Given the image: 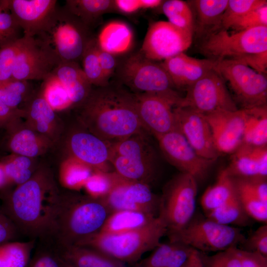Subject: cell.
<instances>
[{"label":"cell","instance_id":"8","mask_svg":"<svg viewBox=\"0 0 267 267\" xmlns=\"http://www.w3.org/2000/svg\"><path fill=\"white\" fill-rule=\"evenodd\" d=\"M167 236L169 241L182 243L205 253L238 248L245 238L239 227L220 224L198 215H194L182 229Z\"/></svg>","mask_w":267,"mask_h":267},{"label":"cell","instance_id":"2","mask_svg":"<svg viewBox=\"0 0 267 267\" xmlns=\"http://www.w3.org/2000/svg\"><path fill=\"white\" fill-rule=\"evenodd\" d=\"M79 107L78 119L82 125L110 143L146 132L137 112L134 93L121 86L109 84L92 89Z\"/></svg>","mask_w":267,"mask_h":267},{"label":"cell","instance_id":"51","mask_svg":"<svg viewBox=\"0 0 267 267\" xmlns=\"http://www.w3.org/2000/svg\"><path fill=\"white\" fill-rule=\"evenodd\" d=\"M26 267H67L54 249H43L31 258Z\"/></svg>","mask_w":267,"mask_h":267},{"label":"cell","instance_id":"12","mask_svg":"<svg viewBox=\"0 0 267 267\" xmlns=\"http://www.w3.org/2000/svg\"><path fill=\"white\" fill-rule=\"evenodd\" d=\"M186 90L178 107H188L204 115L218 110H238L225 82L214 67Z\"/></svg>","mask_w":267,"mask_h":267},{"label":"cell","instance_id":"40","mask_svg":"<svg viewBox=\"0 0 267 267\" xmlns=\"http://www.w3.org/2000/svg\"><path fill=\"white\" fill-rule=\"evenodd\" d=\"M81 61L83 71L88 80L92 86L102 87L108 85L100 65L97 53L96 39L92 37L89 42Z\"/></svg>","mask_w":267,"mask_h":267},{"label":"cell","instance_id":"60","mask_svg":"<svg viewBox=\"0 0 267 267\" xmlns=\"http://www.w3.org/2000/svg\"><path fill=\"white\" fill-rule=\"evenodd\" d=\"M9 184L4 170L0 163V188Z\"/></svg>","mask_w":267,"mask_h":267},{"label":"cell","instance_id":"7","mask_svg":"<svg viewBox=\"0 0 267 267\" xmlns=\"http://www.w3.org/2000/svg\"><path fill=\"white\" fill-rule=\"evenodd\" d=\"M121 83L135 92L167 97L180 104L182 97L176 90L169 75L158 63L146 57L139 50L130 55L117 68Z\"/></svg>","mask_w":267,"mask_h":267},{"label":"cell","instance_id":"24","mask_svg":"<svg viewBox=\"0 0 267 267\" xmlns=\"http://www.w3.org/2000/svg\"><path fill=\"white\" fill-rule=\"evenodd\" d=\"M19 121L7 128V145L13 154L34 158L45 153L53 145L51 139L25 124L20 125Z\"/></svg>","mask_w":267,"mask_h":267},{"label":"cell","instance_id":"21","mask_svg":"<svg viewBox=\"0 0 267 267\" xmlns=\"http://www.w3.org/2000/svg\"><path fill=\"white\" fill-rule=\"evenodd\" d=\"M56 0H9L11 12L23 36L35 37L43 31L56 10Z\"/></svg>","mask_w":267,"mask_h":267},{"label":"cell","instance_id":"56","mask_svg":"<svg viewBox=\"0 0 267 267\" xmlns=\"http://www.w3.org/2000/svg\"><path fill=\"white\" fill-rule=\"evenodd\" d=\"M18 231L13 222L0 210V245L14 239Z\"/></svg>","mask_w":267,"mask_h":267},{"label":"cell","instance_id":"22","mask_svg":"<svg viewBox=\"0 0 267 267\" xmlns=\"http://www.w3.org/2000/svg\"><path fill=\"white\" fill-rule=\"evenodd\" d=\"M160 63L176 88L186 89L213 69L215 62L207 58H195L181 52Z\"/></svg>","mask_w":267,"mask_h":267},{"label":"cell","instance_id":"58","mask_svg":"<svg viewBox=\"0 0 267 267\" xmlns=\"http://www.w3.org/2000/svg\"><path fill=\"white\" fill-rule=\"evenodd\" d=\"M114 10L125 15L136 13L141 9L140 0H113Z\"/></svg>","mask_w":267,"mask_h":267},{"label":"cell","instance_id":"53","mask_svg":"<svg viewBox=\"0 0 267 267\" xmlns=\"http://www.w3.org/2000/svg\"><path fill=\"white\" fill-rule=\"evenodd\" d=\"M23 109L12 108L0 99V128H8L24 117Z\"/></svg>","mask_w":267,"mask_h":267},{"label":"cell","instance_id":"42","mask_svg":"<svg viewBox=\"0 0 267 267\" xmlns=\"http://www.w3.org/2000/svg\"><path fill=\"white\" fill-rule=\"evenodd\" d=\"M120 176L115 172L94 170L86 181L83 188L87 195L95 199H101L110 192Z\"/></svg>","mask_w":267,"mask_h":267},{"label":"cell","instance_id":"37","mask_svg":"<svg viewBox=\"0 0 267 267\" xmlns=\"http://www.w3.org/2000/svg\"><path fill=\"white\" fill-rule=\"evenodd\" d=\"M35 239L9 241L0 245V267H26L35 245Z\"/></svg>","mask_w":267,"mask_h":267},{"label":"cell","instance_id":"6","mask_svg":"<svg viewBox=\"0 0 267 267\" xmlns=\"http://www.w3.org/2000/svg\"><path fill=\"white\" fill-rule=\"evenodd\" d=\"M48 45L61 62L78 63L90 40V29L65 6H57L37 37Z\"/></svg>","mask_w":267,"mask_h":267},{"label":"cell","instance_id":"16","mask_svg":"<svg viewBox=\"0 0 267 267\" xmlns=\"http://www.w3.org/2000/svg\"><path fill=\"white\" fill-rule=\"evenodd\" d=\"M111 213L133 210L158 216L160 197L147 184L120 177L110 192L101 198Z\"/></svg>","mask_w":267,"mask_h":267},{"label":"cell","instance_id":"20","mask_svg":"<svg viewBox=\"0 0 267 267\" xmlns=\"http://www.w3.org/2000/svg\"><path fill=\"white\" fill-rule=\"evenodd\" d=\"M66 147L69 157L74 158L94 170L109 172L108 163L111 159V143L87 130H76L68 136Z\"/></svg>","mask_w":267,"mask_h":267},{"label":"cell","instance_id":"43","mask_svg":"<svg viewBox=\"0 0 267 267\" xmlns=\"http://www.w3.org/2000/svg\"><path fill=\"white\" fill-rule=\"evenodd\" d=\"M41 92L54 111L73 106L65 88L52 75L43 81Z\"/></svg>","mask_w":267,"mask_h":267},{"label":"cell","instance_id":"5","mask_svg":"<svg viewBox=\"0 0 267 267\" xmlns=\"http://www.w3.org/2000/svg\"><path fill=\"white\" fill-rule=\"evenodd\" d=\"M146 133L111 143L110 163L122 178L151 187L157 178V157Z\"/></svg>","mask_w":267,"mask_h":267},{"label":"cell","instance_id":"18","mask_svg":"<svg viewBox=\"0 0 267 267\" xmlns=\"http://www.w3.org/2000/svg\"><path fill=\"white\" fill-rule=\"evenodd\" d=\"M137 112L145 131L155 137L176 130L173 100L152 93H134Z\"/></svg>","mask_w":267,"mask_h":267},{"label":"cell","instance_id":"57","mask_svg":"<svg viewBox=\"0 0 267 267\" xmlns=\"http://www.w3.org/2000/svg\"><path fill=\"white\" fill-rule=\"evenodd\" d=\"M239 249L242 267H267V257L258 252Z\"/></svg>","mask_w":267,"mask_h":267},{"label":"cell","instance_id":"54","mask_svg":"<svg viewBox=\"0 0 267 267\" xmlns=\"http://www.w3.org/2000/svg\"><path fill=\"white\" fill-rule=\"evenodd\" d=\"M234 60L249 66L258 73L267 74V51L248 54Z\"/></svg>","mask_w":267,"mask_h":267},{"label":"cell","instance_id":"23","mask_svg":"<svg viewBox=\"0 0 267 267\" xmlns=\"http://www.w3.org/2000/svg\"><path fill=\"white\" fill-rule=\"evenodd\" d=\"M232 178H267V147L242 143L231 154L228 166L224 169Z\"/></svg>","mask_w":267,"mask_h":267},{"label":"cell","instance_id":"32","mask_svg":"<svg viewBox=\"0 0 267 267\" xmlns=\"http://www.w3.org/2000/svg\"><path fill=\"white\" fill-rule=\"evenodd\" d=\"M65 6L90 30L104 14L114 10L111 0H67Z\"/></svg>","mask_w":267,"mask_h":267},{"label":"cell","instance_id":"38","mask_svg":"<svg viewBox=\"0 0 267 267\" xmlns=\"http://www.w3.org/2000/svg\"><path fill=\"white\" fill-rule=\"evenodd\" d=\"M161 6L168 22L179 29L194 34L193 13L187 2L181 0H168L163 1Z\"/></svg>","mask_w":267,"mask_h":267},{"label":"cell","instance_id":"48","mask_svg":"<svg viewBox=\"0 0 267 267\" xmlns=\"http://www.w3.org/2000/svg\"><path fill=\"white\" fill-rule=\"evenodd\" d=\"M203 267H242L239 248H231L212 255L198 252Z\"/></svg>","mask_w":267,"mask_h":267},{"label":"cell","instance_id":"55","mask_svg":"<svg viewBox=\"0 0 267 267\" xmlns=\"http://www.w3.org/2000/svg\"><path fill=\"white\" fill-rule=\"evenodd\" d=\"M97 53L104 77L109 82L118 66L116 56L99 48L97 45Z\"/></svg>","mask_w":267,"mask_h":267},{"label":"cell","instance_id":"49","mask_svg":"<svg viewBox=\"0 0 267 267\" xmlns=\"http://www.w3.org/2000/svg\"><path fill=\"white\" fill-rule=\"evenodd\" d=\"M267 26V4L251 11L239 19L231 28L237 32Z\"/></svg>","mask_w":267,"mask_h":267},{"label":"cell","instance_id":"47","mask_svg":"<svg viewBox=\"0 0 267 267\" xmlns=\"http://www.w3.org/2000/svg\"><path fill=\"white\" fill-rule=\"evenodd\" d=\"M234 181L238 198L248 215L253 220L267 224V203L264 202L237 183L234 180Z\"/></svg>","mask_w":267,"mask_h":267},{"label":"cell","instance_id":"33","mask_svg":"<svg viewBox=\"0 0 267 267\" xmlns=\"http://www.w3.org/2000/svg\"><path fill=\"white\" fill-rule=\"evenodd\" d=\"M237 194L233 178L225 170L219 174L216 182L209 186L203 193L201 205L207 214L223 205Z\"/></svg>","mask_w":267,"mask_h":267},{"label":"cell","instance_id":"17","mask_svg":"<svg viewBox=\"0 0 267 267\" xmlns=\"http://www.w3.org/2000/svg\"><path fill=\"white\" fill-rule=\"evenodd\" d=\"M176 129L200 156L216 161L220 154L213 141L209 125L204 114L186 107L173 109Z\"/></svg>","mask_w":267,"mask_h":267},{"label":"cell","instance_id":"25","mask_svg":"<svg viewBox=\"0 0 267 267\" xmlns=\"http://www.w3.org/2000/svg\"><path fill=\"white\" fill-rule=\"evenodd\" d=\"M53 249L67 267H126L125 264L89 247L54 243Z\"/></svg>","mask_w":267,"mask_h":267},{"label":"cell","instance_id":"39","mask_svg":"<svg viewBox=\"0 0 267 267\" xmlns=\"http://www.w3.org/2000/svg\"><path fill=\"white\" fill-rule=\"evenodd\" d=\"M2 165L9 183L17 186L29 180L37 169L34 158L13 154L0 163Z\"/></svg>","mask_w":267,"mask_h":267},{"label":"cell","instance_id":"9","mask_svg":"<svg viewBox=\"0 0 267 267\" xmlns=\"http://www.w3.org/2000/svg\"><path fill=\"white\" fill-rule=\"evenodd\" d=\"M201 39L199 49L207 59L214 61L234 60L248 54L267 51V26L233 34L221 28Z\"/></svg>","mask_w":267,"mask_h":267},{"label":"cell","instance_id":"10","mask_svg":"<svg viewBox=\"0 0 267 267\" xmlns=\"http://www.w3.org/2000/svg\"><path fill=\"white\" fill-rule=\"evenodd\" d=\"M197 181L180 173L166 185L160 197L158 215L167 228L166 235L184 227L195 214Z\"/></svg>","mask_w":267,"mask_h":267},{"label":"cell","instance_id":"34","mask_svg":"<svg viewBox=\"0 0 267 267\" xmlns=\"http://www.w3.org/2000/svg\"><path fill=\"white\" fill-rule=\"evenodd\" d=\"M245 109L247 116L242 143L253 146H267V106Z\"/></svg>","mask_w":267,"mask_h":267},{"label":"cell","instance_id":"27","mask_svg":"<svg viewBox=\"0 0 267 267\" xmlns=\"http://www.w3.org/2000/svg\"><path fill=\"white\" fill-rule=\"evenodd\" d=\"M51 75L64 86L73 106H80L92 89L78 63L61 62Z\"/></svg>","mask_w":267,"mask_h":267},{"label":"cell","instance_id":"29","mask_svg":"<svg viewBox=\"0 0 267 267\" xmlns=\"http://www.w3.org/2000/svg\"><path fill=\"white\" fill-rule=\"evenodd\" d=\"M194 250L178 242H161L148 257L135 263L134 267H181Z\"/></svg>","mask_w":267,"mask_h":267},{"label":"cell","instance_id":"45","mask_svg":"<svg viewBox=\"0 0 267 267\" xmlns=\"http://www.w3.org/2000/svg\"><path fill=\"white\" fill-rule=\"evenodd\" d=\"M21 32L10 10L9 0H0V47L23 37Z\"/></svg>","mask_w":267,"mask_h":267},{"label":"cell","instance_id":"26","mask_svg":"<svg viewBox=\"0 0 267 267\" xmlns=\"http://www.w3.org/2000/svg\"><path fill=\"white\" fill-rule=\"evenodd\" d=\"M23 109L25 125L37 133L54 141L57 133L56 117L53 109L43 97L41 91L32 94Z\"/></svg>","mask_w":267,"mask_h":267},{"label":"cell","instance_id":"28","mask_svg":"<svg viewBox=\"0 0 267 267\" xmlns=\"http://www.w3.org/2000/svg\"><path fill=\"white\" fill-rule=\"evenodd\" d=\"M228 0H193L187 2L196 14L194 33L202 39L207 34L221 29L222 16Z\"/></svg>","mask_w":267,"mask_h":267},{"label":"cell","instance_id":"35","mask_svg":"<svg viewBox=\"0 0 267 267\" xmlns=\"http://www.w3.org/2000/svg\"><path fill=\"white\" fill-rule=\"evenodd\" d=\"M205 217L218 223L239 228L250 225L253 220L242 206L237 193L223 205L205 214Z\"/></svg>","mask_w":267,"mask_h":267},{"label":"cell","instance_id":"31","mask_svg":"<svg viewBox=\"0 0 267 267\" xmlns=\"http://www.w3.org/2000/svg\"><path fill=\"white\" fill-rule=\"evenodd\" d=\"M156 217L133 210H120L111 213L98 232L115 234L136 229L151 222Z\"/></svg>","mask_w":267,"mask_h":267},{"label":"cell","instance_id":"59","mask_svg":"<svg viewBox=\"0 0 267 267\" xmlns=\"http://www.w3.org/2000/svg\"><path fill=\"white\" fill-rule=\"evenodd\" d=\"M163 0H140L141 9L155 8L161 5Z\"/></svg>","mask_w":267,"mask_h":267},{"label":"cell","instance_id":"44","mask_svg":"<svg viewBox=\"0 0 267 267\" xmlns=\"http://www.w3.org/2000/svg\"><path fill=\"white\" fill-rule=\"evenodd\" d=\"M267 4L266 0H228L221 18V28L227 30L248 12Z\"/></svg>","mask_w":267,"mask_h":267},{"label":"cell","instance_id":"62","mask_svg":"<svg viewBox=\"0 0 267 267\" xmlns=\"http://www.w3.org/2000/svg\"><path fill=\"white\" fill-rule=\"evenodd\" d=\"M196 251V250H194L190 257L181 267H193L194 255Z\"/></svg>","mask_w":267,"mask_h":267},{"label":"cell","instance_id":"15","mask_svg":"<svg viewBox=\"0 0 267 267\" xmlns=\"http://www.w3.org/2000/svg\"><path fill=\"white\" fill-rule=\"evenodd\" d=\"M61 62L54 51L37 37H29L17 56L12 78L44 81Z\"/></svg>","mask_w":267,"mask_h":267},{"label":"cell","instance_id":"50","mask_svg":"<svg viewBox=\"0 0 267 267\" xmlns=\"http://www.w3.org/2000/svg\"><path fill=\"white\" fill-rule=\"evenodd\" d=\"M241 250L255 252L267 257V225L260 226L245 238Z\"/></svg>","mask_w":267,"mask_h":267},{"label":"cell","instance_id":"41","mask_svg":"<svg viewBox=\"0 0 267 267\" xmlns=\"http://www.w3.org/2000/svg\"><path fill=\"white\" fill-rule=\"evenodd\" d=\"M29 81L11 79L0 81V99L14 108L27 102L33 94Z\"/></svg>","mask_w":267,"mask_h":267},{"label":"cell","instance_id":"4","mask_svg":"<svg viewBox=\"0 0 267 267\" xmlns=\"http://www.w3.org/2000/svg\"><path fill=\"white\" fill-rule=\"evenodd\" d=\"M167 232L166 225L158 215L140 228L115 234L97 233L79 245L99 251L125 264H134L144 253L158 246Z\"/></svg>","mask_w":267,"mask_h":267},{"label":"cell","instance_id":"1","mask_svg":"<svg viewBox=\"0 0 267 267\" xmlns=\"http://www.w3.org/2000/svg\"><path fill=\"white\" fill-rule=\"evenodd\" d=\"M61 193L50 171L41 167L5 198L2 211L32 239L49 238Z\"/></svg>","mask_w":267,"mask_h":267},{"label":"cell","instance_id":"13","mask_svg":"<svg viewBox=\"0 0 267 267\" xmlns=\"http://www.w3.org/2000/svg\"><path fill=\"white\" fill-rule=\"evenodd\" d=\"M193 36L168 21L154 22L148 28L139 51L150 60L164 61L188 48Z\"/></svg>","mask_w":267,"mask_h":267},{"label":"cell","instance_id":"3","mask_svg":"<svg viewBox=\"0 0 267 267\" xmlns=\"http://www.w3.org/2000/svg\"><path fill=\"white\" fill-rule=\"evenodd\" d=\"M111 213L102 199L74 192L61 193L49 237L54 243L78 245L98 233Z\"/></svg>","mask_w":267,"mask_h":267},{"label":"cell","instance_id":"36","mask_svg":"<svg viewBox=\"0 0 267 267\" xmlns=\"http://www.w3.org/2000/svg\"><path fill=\"white\" fill-rule=\"evenodd\" d=\"M94 170L71 157L61 164L59 169V181L62 186L73 191L82 188Z\"/></svg>","mask_w":267,"mask_h":267},{"label":"cell","instance_id":"61","mask_svg":"<svg viewBox=\"0 0 267 267\" xmlns=\"http://www.w3.org/2000/svg\"><path fill=\"white\" fill-rule=\"evenodd\" d=\"M193 267H203L197 251L195 253Z\"/></svg>","mask_w":267,"mask_h":267},{"label":"cell","instance_id":"11","mask_svg":"<svg viewBox=\"0 0 267 267\" xmlns=\"http://www.w3.org/2000/svg\"><path fill=\"white\" fill-rule=\"evenodd\" d=\"M215 62L214 69L228 83L242 109L267 106L266 74L234 60L224 59Z\"/></svg>","mask_w":267,"mask_h":267},{"label":"cell","instance_id":"30","mask_svg":"<svg viewBox=\"0 0 267 267\" xmlns=\"http://www.w3.org/2000/svg\"><path fill=\"white\" fill-rule=\"evenodd\" d=\"M95 38L99 48L116 56L130 51L133 44L134 36L127 24L114 21L104 26Z\"/></svg>","mask_w":267,"mask_h":267},{"label":"cell","instance_id":"19","mask_svg":"<svg viewBox=\"0 0 267 267\" xmlns=\"http://www.w3.org/2000/svg\"><path fill=\"white\" fill-rule=\"evenodd\" d=\"M204 115L217 151L220 154H231L242 143L246 109L218 110Z\"/></svg>","mask_w":267,"mask_h":267},{"label":"cell","instance_id":"14","mask_svg":"<svg viewBox=\"0 0 267 267\" xmlns=\"http://www.w3.org/2000/svg\"><path fill=\"white\" fill-rule=\"evenodd\" d=\"M156 138L165 157L181 173L189 174L197 181L208 175L215 161L198 155L178 131L176 129Z\"/></svg>","mask_w":267,"mask_h":267},{"label":"cell","instance_id":"52","mask_svg":"<svg viewBox=\"0 0 267 267\" xmlns=\"http://www.w3.org/2000/svg\"><path fill=\"white\" fill-rule=\"evenodd\" d=\"M233 178L237 183L264 202L267 203V178Z\"/></svg>","mask_w":267,"mask_h":267},{"label":"cell","instance_id":"46","mask_svg":"<svg viewBox=\"0 0 267 267\" xmlns=\"http://www.w3.org/2000/svg\"><path fill=\"white\" fill-rule=\"evenodd\" d=\"M29 38L23 36L0 47V81L12 79L17 56L26 44Z\"/></svg>","mask_w":267,"mask_h":267}]
</instances>
